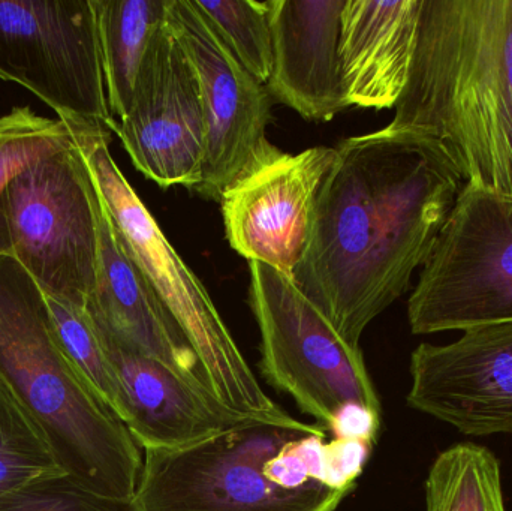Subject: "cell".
Segmentation results:
<instances>
[{
  "instance_id": "obj_5",
  "label": "cell",
  "mask_w": 512,
  "mask_h": 511,
  "mask_svg": "<svg viewBox=\"0 0 512 511\" xmlns=\"http://www.w3.org/2000/svg\"><path fill=\"white\" fill-rule=\"evenodd\" d=\"M110 129L98 128L84 143L87 164L114 231L197 354L213 396L236 413L285 420L259 386L209 291L165 237L146 204L110 152Z\"/></svg>"
},
{
  "instance_id": "obj_4",
  "label": "cell",
  "mask_w": 512,
  "mask_h": 511,
  "mask_svg": "<svg viewBox=\"0 0 512 511\" xmlns=\"http://www.w3.org/2000/svg\"><path fill=\"white\" fill-rule=\"evenodd\" d=\"M327 431L289 417L251 419L174 450H146L135 500L143 511H334Z\"/></svg>"
},
{
  "instance_id": "obj_22",
  "label": "cell",
  "mask_w": 512,
  "mask_h": 511,
  "mask_svg": "<svg viewBox=\"0 0 512 511\" xmlns=\"http://www.w3.org/2000/svg\"><path fill=\"white\" fill-rule=\"evenodd\" d=\"M47 305L60 347L99 398L123 422L125 405L122 390L89 311L50 296H47Z\"/></svg>"
},
{
  "instance_id": "obj_2",
  "label": "cell",
  "mask_w": 512,
  "mask_h": 511,
  "mask_svg": "<svg viewBox=\"0 0 512 511\" xmlns=\"http://www.w3.org/2000/svg\"><path fill=\"white\" fill-rule=\"evenodd\" d=\"M387 126L438 141L466 185L512 200V0H423Z\"/></svg>"
},
{
  "instance_id": "obj_16",
  "label": "cell",
  "mask_w": 512,
  "mask_h": 511,
  "mask_svg": "<svg viewBox=\"0 0 512 511\" xmlns=\"http://www.w3.org/2000/svg\"><path fill=\"white\" fill-rule=\"evenodd\" d=\"M87 311L98 326L120 341L212 393L188 339L120 243L104 201L99 224L98 275Z\"/></svg>"
},
{
  "instance_id": "obj_17",
  "label": "cell",
  "mask_w": 512,
  "mask_h": 511,
  "mask_svg": "<svg viewBox=\"0 0 512 511\" xmlns=\"http://www.w3.org/2000/svg\"><path fill=\"white\" fill-rule=\"evenodd\" d=\"M423 0H346L340 65L349 107H396L408 83Z\"/></svg>"
},
{
  "instance_id": "obj_7",
  "label": "cell",
  "mask_w": 512,
  "mask_h": 511,
  "mask_svg": "<svg viewBox=\"0 0 512 511\" xmlns=\"http://www.w3.org/2000/svg\"><path fill=\"white\" fill-rule=\"evenodd\" d=\"M86 140L30 165L3 200L11 255L47 296L81 308L95 290L102 212Z\"/></svg>"
},
{
  "instance_id": "obj_21",
  "label": "cell",
  "mask_w": 512,
  "mask_h": 511,
  "mask_svg": "<svg viewBox=\"0 0 512 511\" xmlns=\"http://www.w3.org/2000/svg\"><path fill=\"white\" fill-rule=\"evenodd\" d=\"M66 474L41 429L0 383V497Z\"/></svg>"
},
{
  "instance_id": "obj_19",
  "label": "cell",
  "mask_w": 512,
  "mask_h": 511,
  "mask_svg": "<svg viewBox=\"0 0 512 511\" xmlns=\"http://www.w3.org/2000/svg\"><path fill=\"white\" fill-rule=\"evenodd\" d=\"M99 126L39 116L30 107L0 116V255L12 254L3 200L15 177L35 162L83 143Z\"/></svg>"
},
{
  "instance_id": "obj_3",
  "label": "cell",
  "mask_w": 512,
  "mask_h": 511,
  "mask_svg": "<svg viewBox=\"0 0 512 511\" xmlns=\"http://www.w3.org/2000/svg\"><path fill=\"white\" fill-rule=\"evenodd\" d=\"M0 383L41 429L68 476L107 497L135 498L140 447L66 356L47 296L11 254L0 255Z\"/></svg>"
},
{
  "instance_id": "obj_15",
  "label": "cell",
  "mask_w": 512,
  "mask_h": 511,
  "mask_svg": "<svg viewBox=\"0 0 512 511\" xmlns=\"http://www.w3.org/2000/svg\"><path fill=\"white\" fill-rule=\"evenodd\" d=\"M273 69L265 89L310 122H330L348 108L340 29L346 0H267Z\"/></svg>"
},
{
  "instance_id": "obj_24",
  "label": "cell",
  "mask_w": 512,
  "mask_h": 511,
  "mask_svg": "<svg viewBox=\"0 0 512 511\" xmlns=\"http://www.w3.org/2000/svg\"><path fill=\"white\" fill-rule=\"evenodd\" d=\"M0 511H143L135 498L98 494L68 474L47 477L0 497Z\"/></svg>"
},
{
  "instance_id": "obj_8",
  "label": "cell",
  "mask_w": 512,
  "mask_h": 511,
  "mask_svg": "<svg viewBox=\"0 0 512 511\" xmlns=\"http://www.w3.org/2000/svg\"><path fill=\"white\" fill-rule=\"evenodd\" d=\"M414 335L512 321V200L463 185L408 302Z\"/></svg>"
},
{
  "instance_id": "obj_23",
  "label": "cell",
  "mask_w": 512,
  "mask_h": 511,
  "mask_svg": "<svg viewBox=\"0 0 512 511\" xmlns=\"http://www.w3.org/2000/svg\"><path fill=\"white\" fill-rule=\"evenodd\" d=\"M195 3L243 68L265 86L273 69L268 2L195 0Z\"/></svg>"
},
{
  "instance_id": "obj_20",
  "label": "cell",
  "mask_w": 512,
  "mask_h": 511,
  "mask_svg": "<svg viewBox=\"0 0 512 511\" xmlns=\"http://www.w3.org/2000/svg\"><path fill=\"white\" fill-rule=\"evenodd\" d=\"M426 511H507L498 458L486 447L459 443L430 467Z\"/></svg>"
},
{
  "instance_id": "obj_9",
  "label": "cell",
  "mask_w": 512,
  "mask_h": 511,
  "mask_svg": "<svg viewBox=\"0 0 512 511\" xmlns=\"http://www.w3.org/2000/svg\"><path fill=\"white\" fill-rule=\"evenodd\" d=\"M0 80L57 117L116 129L92 0H0Z\"/></svg>"
},
{
  "instance_id": "obj_13",
  "label": "cell",
  "mask_w": 512,
  "mask_h": 511,
  "mask_svg": "<svg viewBox=\"0 0 512 511\" xmlns=\"http://www.w3.org/2000/svg\"><path fill=\"white\" fill-rule=\"evenodd\" d=\"M409 371V407L468 437L512 435V321L418 345Z\"/></svg>"
},
{
  "instance_id": "obj_12",
  "label": "cell",
  "mask_w": 512,
  "mask_h": 511,
  "mask_svg": "<svg viewBox=\"0 0 512 511\" xmlns=\"http://www.w3.org/2000/svg\"><path fill=\"white\" fill-rule=\"evenodd\" d=\"M336 149L277 150L222 195L225 236L249 263L267 264L292 278L312 233L316 201Z\"/></svg>"
},
{
  "instance_id": "obj_1",
  "label": "cell",
  "mask_w": 512,
  "mask_h": 511,
  "mask_svg": "<svg viewBox=\"0 0 512 511\" xmlns=\"http://www.w3.org/2000/svg\"><path fill=\"white\" fill-rule=\"evenodd\" d=\"M462 182L426 135L385 126L336 147L291 279L346 342L358 347L366 327L408 291Z\"/></svg>"
},
{
  "instance_id": "obj_18",
  "label": "cell",
  "mask_w": 512,
  "mask_h": 511,
  "mask_svg": "<svg viewBox=\"0 0 512 511\" xmlns=\"http://www.w3.org/2000/svg\"><path fill=\"white\" fill-rule=\"evenodd\" d=\"M108 105L122 119L150 39L165 21L168 0H92Z\"/></svg>"
},
{
  "instance_id": "obj_14",
  "label": "cell",
  "mask_w": 512,
  "mask_h": 511,
  "mask_svg": "<svg viewBox=\"0 0 512 511\" xmlns=\"http://www.w3.org/2000/svg\"><path fill=\"white\" fill-rule=\"evenodd\" d=\"M93 324L122 390L123 423L144 452L182 449L261 419L230 410L212 393Z\"/></svg>"
},
{
  "instance_id": "obj_6",
  "label": "cell",
  "mask_w": 512,
  "mask_h": 511,
  "mask_svg": "<svg viewBox=\"0 0 512 511\" xmlns=\"http://www.w3.org/2000/svg\"><path fill=\"white\" fill-rule=\"evenodd\" d=\"M249 303L261 333V371L325 431L349 407L382 414L360 345H351L289 276L249 263Z\"/></svg>"
},
{
  "instance_id": "obj_10",
  "label": "cell",
  "mask_w": 512,
  "mask_h": 511,
  "mask_svg": "<svg viewBox=\"0 0 512 511\" xmlns=\"http://www.w3.org/2000/svg\"><path fill=\"white\" fill-rule=\"evenodd\" d=\"M165 20L197 72L203 98L206 158L203 180L194 192L221 201L242 174L279 150L265 137L273 101L195 0H168Z\"/></svg>"
},
{
  "instance_id": "obj_11",
  "label": "cell",
  "mask_w": 512,
  "mask_h": 511,
  "mask_svg": "<svg viewBox=\"0 0 512 511\" xmlns=\"http://www.w3.org/2000/svg\"><path fill=\"white\" fill-rule=\"evenodd\" d=\"M132 164L161 188L203 180L206 120L200 81L167 20L150 39L131 104L116 129Z\"/></svg>"
}]
</instances>
